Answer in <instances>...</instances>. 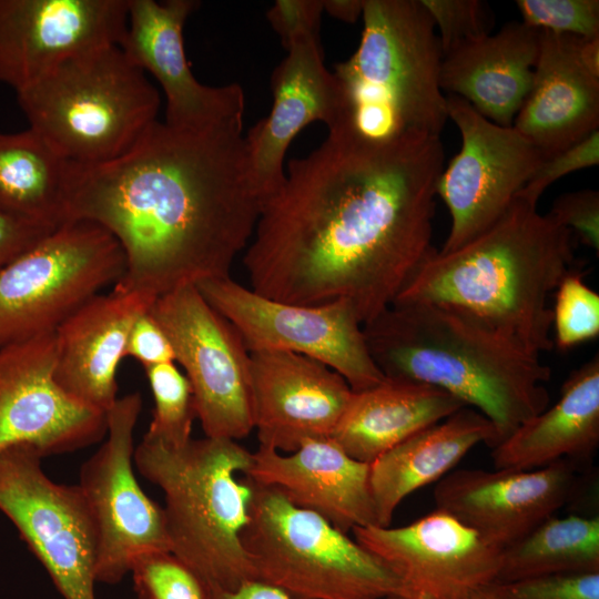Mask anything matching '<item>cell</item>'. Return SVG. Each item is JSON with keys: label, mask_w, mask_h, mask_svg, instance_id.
<instances>
[{"label": "cell", "mask_w": 599, "mask_h": 599, "mask_svg": "<svg viewBox=\"0 0 599 599\" xmlns=\"http://www.w3.org/2000/svg\"><path fill=\"white\" fill-rule=\"evenodd\" d=\"M356 51L333 72L339 131L387 142L440 133L448 120L440 88L443 52L420 0H365Z\"/></svg>", "instance_id": "5b68a950"}, {"label": "cell", "mask_w": 599, "mask_h": 599, "mask_svg": "<svg viewBox=\"0 0 599 599\" xmlns=\"http://www.w3.org/2000/svg\"><path fill=\"white\" fill-rule=\"evenodd\" d=\"M463 407L461 402L439 388L385 377L370 388L353 392L331 438L354 459L370 464Z\"/></svg>", "instance_id": "83f0119b"}, {"label": "cell", "mask_w": 599, "mask_h": 599, "mask_svg": "<svg viewBox=\"0 0 599 599\" xmlns=\"http://www.w3.org/2000/svg\"><path fill=\"white\" fill-rule=\"evenodd\" d=\"M572 238L537 204L516 196L478 236L450 252L434 250L393 304L427 303L460 312L541 356L554 346L550 295L576 268Z\"/></svg>", "instance_id": "3957f363"}, {"label": "cell", "mask_w": 599, "mask_h": 599, "mask_svg": "<svg viewBox=\"0 0 599 599\" xmlns=\"http://www.w3.org/2000/svg\"><path fill=\"white\" fill-rule=\"evenodd\" d=\"M54 230L0 211V270L32 248Z\"/></svg>", "instance_id": "60d3db41"}, {"label": "cell", "mask_w": 599, "mask_h": 599, "mask_svg": "<svg viewBox=\"0 0 599 599\" xmlns=\"http://www.w3.org/2000/svg\"><path fill=\"white\" fill-rule=\"evenodd\" d=\"M210 599H293L285 592L257 580L243 583L235 590L210 589Z\"/></svg>", "instance_id": "b9f144b4"}, {"label": "cell", "mask_w": 599, "mask_h": 599, "mask_svg": "<svg viewBox=\"0 0 599 599\" xmlns=\"http://www.w3.org/2000/svg\"><path fill=\"white\" fill-rule=\"evenodd\" d=\"M444 161L440 136L328 132L263 206L243 257L250 288L297 305L345 301L370 322L435 250Z\"/></svg>", "instance_id": "6da1fadb"}, {"label": "cell", "mask_w": 599, "mask_h": 599, "mask_svg": "<svg viewBox=\"0 0 599 599\" xmlns=\"http://www.w3.org/2000/svg\"><path fill=\"white\" fill-rule=\"evenodd\" d=\"M118 241L84 220L64 223L0 270V348L54 333L79 306L115 284Z\"/></svg>", "instance_id": "9c48e42d"}, {"label": "cell", "mask_w": 599, "mask_h": 599, "mask_svg": "<svg viewBox=\"0 0 599 599\" xmlns=\"http://www.w3.org/2000/svg\"><path fill=\"white\" fill-rule=\"evenodd\" d=\"M598 163L599 130H596L573 145L545 158L517 196L538 204L545 190L558 179Z\"/></svg>", "instance_id": "8d00e7d4"}, {"label": "cell", "mask_w": 599, "mask_h": 599, "mask_svg": "<svg viewBox=\"0 0 599 599\" xmlns=\"http://www.w3.org/2000/svg\"><path fill=\"white\" fill-rule=\"evenodd\" d=\"M363 331L385 377L448 393L491 422L498 444L549 406L551 369L541 356L460 312L427 303L393 304Z\"/></svg>", "instance_id": "277c9868"}, {"label": "cell", "mask_w": 599, "mask_h": 599, "mask_svg": "<svg viewBox=\"0 0 599 599\" xmlns=\"http://www.w3.org/2000/svg\"><path fill=\"white\" fill-rule=\"evenodd\" d=\"M42 459L27 447L0 454V512L63 599H95L99 539L92 512L79 485L52 480Z\"/></svg>", "instance_id": "8fae6325"}, {"label": "cell", "mask_w": 599, "mask_h": 599, "mask_svg": "<svg viewBox=\"0 0 599 599\" xmlns=\"http://www.w3.org/2000/svg\"><path fill=\"white\" fill-rule=\"evenodd\" d=\"M576 463L537 469H458L434 489L436 509L504 549L555 514L577 487Z\"/></svg>", "instance_id": "d6986e66"}, {"label": "cell", "mask_w": 599, "mask_h": 599, "mask_svg": "<svg viewBox=\"0 0 599 599\" xmlns=\"http://www.w3.org/2000/svg\"><path fill=\"white\" fill-rule=\"evenodd\" d=\"M572 38L540 31L531 87L512 122L544 158L599 130V79L577 61Z\"/></svg>", "instance_id": "d4e9b609"}, {"label": "cell", "mask_w": 599, "mask_h": 599, "mask_svg": "<svg viewBox=\"0 0 599 599\" xmlns=\"http://www.w3.org/2000/svg\"><path fill=\"white\" fill-rule=\"evenodd\" d=\"M323 11V0H277L266 16L285 47L298 33L318 32Z\"/></svg>", "instance_id": "ab89813d"}, {"label": "cell", "mask_w": 599, "mask_h": 599, "mask_svg": "<svg viewBox=\"0 0 599 599\" xmlns=\"http://www.w3.org/2000/svg\"><path fill=\"white\" fill-rule=\"evenodd\" d=\"M17 99L29 128L77 164L126 153L156 121L160 105L145 72L116 44L69 59Z\"/></svg>", "instance_id": "52a82bcc"}, {"label": "cell", "mask_w": 599, "mask_h": 599, "mask_svg": "<svg viewBox=\"0 0 599 599\" xmlns=\"http://www.w3.org/2000/svg\"><path fill=\"white\" fill-rule=\"evenodd\" d=\"M548 214L580 242L599 252V192L585 189L558 196Z\"/></svg>", "instance_id": "74e56055"}, {"label": "cell", "mask_w": 599, "mask_h": 599, "mask_svg": "<svg viewBox=\"0 0 599 599\" xmlns=\"http://www.w3.org/2000/svg\"><path fill=\"white\" fill-rule=\"evenodd\" d=\"M575 57L581 68L591 77L599 79V37L572 38Z\"/></svg>", "instance_id": "7bdbcfd3"}, {"label": "cell", "mask_w": 599, "mask_h": 599, "mask_svg": "<svg viewBox=\"0 0 599 599\" xmlns=\"http://www.w3.org/2000/svg\"><path fill=\"white\" fill-rule=\"evenodd\" d=\"M471 599H505L498 590L495 588L494 583L479 588L476 590Z\"/></svg>", "instance_id": "f6af8a7d"}, {"label": "cell", "mask_w": 599, "mask_h": 599, "mask_svg": "<svg viewBox=\"0 0 599 599\" xmlns=\"http://www.w3.org/2000/svg\"><path fill=\"white\" fill-rule=\"evenodd\" d=\"M599 445V357L575 369L558 400L534 416L497 446V469H537L559 460L590 458Z\"/></svg>", "instance_id": "4316f807"}, {"label": "cell", "mask_w": 599, "mask_h": 599, "mask_svg": "<svg viewBox=\"0 0 599 599\" xmlns=\"http://www.w3.org/2000/svg\"><path fill=\"white\" fill-rule=\"evenodd\" d=\"M429 13L443 54L456 44L491 33L495 19L481 0H420Z\"/></svg>", "instance_id": "e575fe53"}, {"label": "cell", "mask_w": 599, "mask_h": 599, "mask_svg": "<svg viewBox=\"0 0 599 599\" xmlns=\"http://www.w3.org/2000/svg\"><path fill=\"white\" fill-rule=\"evenodd\" d=\"M149 313L185 370L206 437L238 440L253 429L250 352L233 325L195 285L158 297Z\"/></svg>", "instance_id": "7c38bea8"}, {"label": "cell", "mask_w": 599, "mask_h": 599, "mask_svg": "<svg viewBox=\"0 0 599 599\" xmlns=\"http://www.w3.org/2000/svg\"><path fill=\"white\" fill-rule=\"evenodd\" d=\"M365 0H323L324 10L344 22L354 23L363 14Z\"/></svg>", "instance_id": "ee69618b"}, {"label": "cell", "mask_w": 599, "mask_h": 599, "mask_svg": "<svg viewBox=\"0 0 599 599\" xmlns=\"http://www.w3.org/2000/svg\"><path fill=\"white\" fill-rule=\"evenodd\" d=\"M285 48L287 54L272 74V110L245 135L251 172L266 202L283 184L284 158L295 135L314 121L334 129L341 111L338 85L324 65L318 32L298 33Z\"/></svg>", "instance_id": "44dd1931"}, {"label": "cell", "mask_w": 599, "mask_h": 599, "mask_svg": "<svg viewBox=\"0 0 599 599\" xmlns=\"http://www.w3.org/2000/svg\"><path fill=\"white\" fill-rule=\"evenodd\" d=\"M129 0H0V82L16 92L81 53L119 45Z\"/></svg>", "instance_id": "e0dca14e"}, {"label": "cell", "mask_w": 599, "mask_h": 599, "mask_svg": "<svg viewBox=\"0 0 599 599\" xmlns=\"http://www.w3.org/2000/svg\"><path fill=\"white\" fill-rule=\"evenodd\" d=\"M252 456L237 440L206 436L181 446L143 436L134 449L135 468L163 493L170 551L210 589L231 591L256 580L242 542Z\"/></svg>", "instance_id": "8992f818"}, {"label": "cell", "mask_w": 599, "mask_h": 599, "mask_svg": "<svg viewBox=\"0 0 599 599\" xmlns=\"http://www.w3.org/2000/svg\"><path fill=\"white\" fill-rule=\"evenodd\" d=\"M154 301L113 286L79 306L54 332L58 385L81 404L106 413L119 398L116 372L130 329Z\"/></svg>", "instance_id": "603a6c76"}, {"label": "cell", "mask_w": 599, "mask_h": 599, "mask_svg": "<svg viewBox=\"0 0 599 599\" xmlns=\"http://www.w3.org/2000/svg\"><path fill=\"white\" fill-rule=\"evenodd\" d=\"M245 477L278 490L293 505L318 514L346 534L378 526L369 464L351 457L331 437L307 440L290 454L260 446Z\"/></svg>", "instance_id": "7402d4cb"}, {"label": "cell", "mask_w": 599, "mask_h": 599, "mask_svg": "<svg viewBox=\"0 0 599 599\" xmlns=\"http://www.w3.org/2000/svg\"><path fill=\"white\" fill-rule=\"evenodd\" d=\"M154 409L145 437L171 446H181L191 437L196 418L190 382L174 362L144 368Z\"/></svg>", "instance_id": "4dcf8cb0"}, {"label": "cell", "mask_w": 599, "mask_h": 599, "mask_svg": "<svg viewBox=\"0 0 599 599\" xmlns=\"http://www.w3.org/2000/svg\"><path fill=\"white\" fill-rule=\"evenodd\" d=\"M141 409L140 393L119 397L106 412L103 444L80 468L78 485L98 530L97 582L115 585L138 556L170 551L163 507L144 493L134 473Z\"/></svg>", "instance_id": "4fadbf2b"}, {"label": "cell", "mask_w": 599, "mask_h": 599, "mask_svg": "<svg viewBox=\"0 0 599 599\" xmlns=\"http://www.w3.org/2000/svg\"><path fill=\"white\" fill-rule=\"evenodd\" d=\"M564 572H599V517L551 516L504 548L494 583Z\"/></svg>", "instance_id": "f546056e"}, {"label": "cell", "mask_w": 599, "mask_h": 599, "mask_svg": "<svg viewBox=\"0 0 599 599\" xmlns=\"http://www.w3.org/2000/svg\"><path fill=\"white\" fill-rule=\"evenodd\" d=\"M125 357L138 361L143 368L174 362L172 344L149 311L133 323L125 345Z\"/></svg>", "instance_id": "f35d334b"}, {"label": "cell", "mask_w": 599, "mask_h": 599, "mask_svg": "<svg viewBox=\"0 0 599 599\" xmlns=\"http://www.w3.org/2000/svg\"><path fill=\"white\" fill-rule=\"evenodd\" d=\"M352 531L397 576V599H471L498 575L501 549L438 509L406 526Z\"/></svg>", "instance_id": "2e32d148"}, {"label": "cell", "mask_w": 599, "mask_h": 599, "mask_svg": "<svg viewBox=\"0 0 599 599\" xmlns=\"http://www.w3.org/2000/svg\"><path fill=\"white\" fill-rule=\"evenodd\" d=\"M130 573L140 599H210L207 585L171 551L138 556Z\"/></svg>", "instance_id": "d6a6232c"}, {"label": "cell", "mask_w": 599, "mask_h": 599, "mask_svg": "<svg viewBox=\"0 0 599 599\" xmlns=\"http://www.w3.org/2000/svg\"><path fill=\"white\" fill-rule=\"evenodd\" d=\"M539 42L540 31L522 21L463 41L443 54L440 88L486 119L512 126L531 87Z\"/></svg>", "instance_id": "cb8c5ba5"}, {"label": "cell", "mask_w": 599, "mask_h": 599, "mask_svg": "<svg viewBox=\"0 0 599 599\" xmlns=\"http://www.w3.org/2000/svg\"><path fill=\"white\" fill-rule=\"evenodd\" d=\"M193 0H129L120 48L160 83L166 98L165 123L189 130L243 121L245 99L236 84L200 83L187 63L183 28L197 8Z\"/></svg>", "instance_id": "ac0fdd59"}, {"label": "cell", "mask_w": 599, "mask_h": 599, "mask_svg": "<svg viewBox=\"0 0 599 599\" xmlns=\"http://www.w3.org/2000/svg\"><path fill=\"white\" fill-rule=\"evenodd\" d=\"M250 388L260 446L283 454L331 437L353 394L327 365L284 351L250 352Z\"/></svg>", "instance_id": "ffe728a7"}, {"label": "cell", "mask_w": 599, "mask_h": 599, "mask_svg": "<svg viewBox=\"0 0 599 599\" xmlns=\"http://www.w3.org/2000/svg\"><path fill=\"white\" fill-rule=\"evenodd\" d=\"M68 166L30 128L0 132V211L53 229L70 222Z\"/></svg>", "instance_id": "f1b7e54d"}, {"label": "cell", "mask_w": 599, "mask_h": 599, "mask_svg": "<svg viewBox=\"0 0 599 599\" xmlns=\"http://www.w3.org/2000/svg\"><path fill=\"white\" fill-rule=\"evenodd\" d=\"M554 344L567 351L599 335V295L583 281L579 268L571 270L555 291Z\"/></svg>", "instance_id": "1f68e13d"}, {"label": "cell", "mask_w": 599, "mask_h": 599, "mask_svg": "<svg viewBox=\"0 0 599 599\" xmlns=\"http://www.w3.org/2000/svg\"><path fill=\"white\" fill-rule=\"evenodd\" d=\"M196 287L233 325L248 352L284 351L314 358L344 377L353 392L385 379L369 354L362 322L345 301L278 302L231 276L203 281Z\"/></svg>", "instance_id": "30bf717a"}, {"label": "cell", "mask_w": 599, "mask_h": 599, "mask_svg": "<svg viewBox=\"0 0 599 599\" xmlns=\"http://www.w3.org/2000/svg\"><path fill=\"white\" fill-rule=\"evenodd\" d=\"M54 364V333L0 348V454L27 447L44 458L105 437L106 413L69 396Z\"/></svg>", "instance_id": "9a60e30c"}, {"label": "cell", "mask_w": 599, "mask_h": 599, "mask_svg": "<svg viewBox=\"0 0 599 599\" xmlns=\"http://www.w3.org/2000/svg\"><path fill=\"white\" fill-rule=\"evenodd\" d=\"M67 182L69 221L102 226L123 251L113 286L154 300L230 276L266 203L243 121L189 130L156 120L118 159L69 162Z\"/></svg>", "instance_id": "7a4b0ae2"}, {"label": "cell", "mask_w": 599, "mask_h": 599, "mask_svg": "<svg viewBox=\"0 0 599 599\" xmlns=\"http://www.w3.org/2000/svg\"><path fill=\"white\" fill-rule=\"evenodd\" d=\"M505 599H599V572H564L494 583Z\"/></svg>", "instance_id": "d590c367"}, {"label": "cell", "mask_w": 599, "mask_h": 599, "mask_svg": "<svg viewBox=\"0 0 599 599\" xmlns=\"http://www.w3.org/2000/svg\"><path fill=\"white\" fill-rule=\"evenodd\" d=\"M242 542L256 580L293 599H397L402 583L380 559L318 514L253 483Z\"/></svg>", "instance_id": "ba28073f"}, {"label": "cell", "mask_w": 599, "mask_h": 599, "mask_svg": "<svg viewBox=\"0 0 599 599\" xmlns=\"http://www.w3.org/2000/svg\"><path fill=\"white\" fill-rule=\"evenodd\" d=\"M446 104L461 146L437 182L450 215L439 252L463 246L497 222L545 159L514 126L486 119L464 99L447 94Z\"/></svg>", "instance_id": "5bb4252c"}, {"label": "cell", "mask_w": 599, "mask_h": 599, "mask_svg": "<svg viewBox=\"0 0 599 599\" xmlns=\"http://www.w3.org/2000/svg\"><path fill=\"white\" fill-rule=\"evenodd\" d=\"M522 22L539 31L599 37L598 0H517Z\"/></svg>", "instance_id": "836d02e7"}, {"label": "cell", "mask_w": 599, "mask_h": 599, "mask_svg": "<svg viewBox=\"0 0 599 599\" xmlns=\"http://www.w3.org/2000/svg\"><path fill=\"white\" fill-rule=\"evenodd\" d=\"M479 444L495 447L497 430L483 414L463 407L372 461L369 484L378 526H390L407 496L440 480Z\"/></svg>", "instance_id": "484cf974"}]
</instances>
